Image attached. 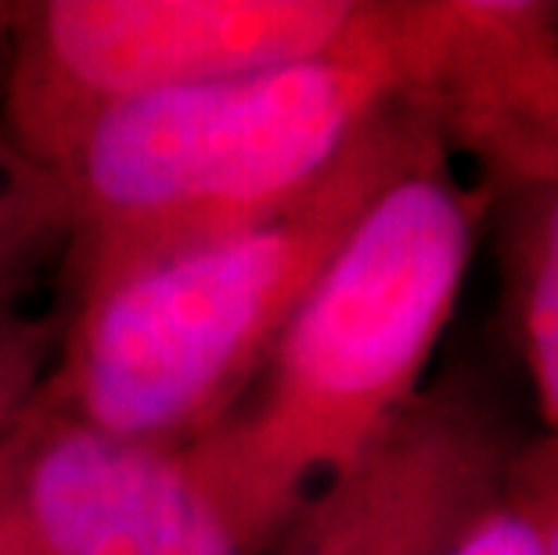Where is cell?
<instances>
[{"mask_svg": "<svg viewBox=\"0 0 558 555\" xmlns=\"http://www.w3.org/2000/svg\"><path fill=\"white\" fill-rule=\"evenodd\" d=\"M486 214L490 195L458 181L447 148L397 177L295 306L239 405L184 447L256 555L425 386Z\"/></svg>", "mask_w": 558, "mask_h": 555, "instance_id": "1", "label": "cell"}, {"mask_svg": "<svg viewBox=\"0 0 558 555\" xmlns=\"http://www.w3.org/2000/svg\"><path fill=\"white\" fill-rule=\"evenodd\" d=\"M436 148V130L389 101L284 206L65 306V339L40 397L126 441L192 447L253 386L367 206Z\"/></svg>", "mask_w": 558, "mask_h": 555, "instance_id": "2", "label": "cell"}, {"mask_svg": "<svg viewBox=\"0 0 558 555\" xmlns=\"http://www.w3.org/2000/svg\"><path fill=\"white\" fill-rule=\"evenodd\" d=\"M397 101L386 0L336 51L98 116L58 162L73 198L65 303L270 214Z\"/></svg>", "mask_w": 558, "mask_h": 555, "instance_id": "3", "label": "cell"}, {"mask_svg": "<svg viewBox=\"0 0 558 555\" xmlns=\"http://www.w3.org/2000/svg\"><path fill=\"white\" fill-rule=\"evenodd\" d=\"M372 0H15L0 123L51 170L130 101L336 51Z\"/></svg>", "mask_w": 558, "mask_h": 555, "instance_id": "4", "label": "cell"}, {"mask_svg": "<svg viewBox=\"0 0 558 555\" xmlns=\"http://www.w3.org/2000/svg\"><path fill=\"white\" fill-rule=\"evenodd\" d=\"M0 555H256L184 447L105 433L40 394L0 441Z\"/></svg>", "mask_w": 558, "mask_h": 555, "instance_id": "5", "label": "cell"}, {"mask_svg": "<svg viewBox=\"0 0 558 555\" xmlns=\"http://www.w3.org/2000/svg\"><path fill=\"white\" fill-rule=\"evenodd\" d=\"M519 447L490 389L450 372L331 472L267 555H447L505 491Z\"/></svg>", "mask_w": 558, "mask_h": 555, "instance_id": "6", "label": "cell"}, {"mask_svg": "<svg viewBox=\"0 0 558 555\" xmlns=\"http://www.w3.org/2000/svg\"><path fill=\"white\" fill-rule=\"evenodd\" d=\"M505 198V281L519 353L548 436H558V159L490 195Z\"/></svg>", "mask_w": 558, "mask_h": 555, "instance_id": "7", "label": "cell"}, {"mask_svg": "<svg viewBox=\"0 0 558 555\" xmlns=\"http://www.w3.org/2000/svg\"><path fill=\"white\" fill-rule=\"evenodd\" d=\"M69 245L73 198L62 173L0 123V306H15L47 267H62Z\"/></svg>", "mask_w": 558, "mask_h": 555, "instance_id": "8", "label": "cell"}, {"mask_svg": "<svg viewBox=\"0 0 558 555\" xmlns=\"http://www.w3.org/2000/svg\"><path fill=\"white\" fill-rule=\"evenodd\" d=\"M65 306H0V441L19 426L51 375L65 339Z\"/></svg>", "mask_w": 558, "mask_h": 555, "instance_id": "9", "label": "cell"}, {"mask_svg": "<svg viewBox=\"0 0 558 555\" xmlns=\"http://www.w3.org/2000/svg\"><path fill=\"white\" fill-rule=\"evenodd\" d=\"M508 487L533 519L541 555H558V436L519 447L508 469Z\"/></svg>", "mask_w": 558, "mask_h": 555, "instance_id": "10", "label": "cell"}, {"mask_svg": "<svg viewBox=\"0 0 558 555\" xmlns=\"http://www.w3.org/2000/svg\"><path fill=\"white\" fill-rule=\"evenodd\" d=\"M447 555H541L533 519L519 505L505 480V491L472 519L469 530L454 541Z\"/></svg>", "mask_w": 558, "mask_h": 555, "instance_id": "11", "label": "cell"}, {"mask_svg": "<svg viewBox=\"0 0 558 555\" xmlns=\"http://www.w3.org/2000/svg\"><path fill=\"white\" fill-rule=\"evenodd\" d=\"M11 47H15V0H0V98H4Z\"/></svg>", "mask_w": 558, "mask_h": 555, "instance_id": "12", "label": "cell"}]
</instances>
